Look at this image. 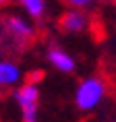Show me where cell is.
Returning <instances> with one entry per match:
<instances>
[{"label": "cell", "mask_w": 116, "mask_h": 122, "mask_svg": "<svg viewBox=\"0 0 116 122\" xmlns=\"http://www.w3.org/2000/svg\"><path fill=\"white\" fill-rule=\"evenodd\" d=\"M29 21H39L48 13V0H15Z\"/></svg>", "instance_id": "cell-7"}, {"label": "cell", "mask_w": 116, "mask_h": 122, "mask_svg": "<svg viewBox=\"0 0 116 122\" xmlns=\"http://www.w3.org/2000/svg\"><path fill=\"white\" fill-rule=\"evenodd\" d=\"M15 102L21 110L23 122H37L39 120V87L35 83H21L15 91Z\"/></svg>", "instance_id": "cell-3"}, {"label": "cell", "mask_w": 116, "mask_h": 122, "mask_svg": "<svg viewBox=\"0 0 116 122\" xmlns=\"http://www.w3.org/2000/svg\"><path fill=\"white\" fill-rule=\"evenodd\" d=\"M25 79V72L15 60H0V87H19Z\"/></svg>", "instance_id": "cell-4"}, {"label": "cell", "mask_w": 116, "mask_h": 122, "mask_svg": "<svg viewBox=\"0 0 116 122\" xmlns=\"http://www.w3.org/2000/svg\"><path fill=\"white\" fill-rule=\"evenodd\" d=\"M46 58H48V62H50L56 71H60V72H73V71H75V66H77L75 58H73L66 50H62L60 46H52V48H48Z\"/></svg>", "instance_id": "cell-6"}, {"label": "cell", "mask_w": 116, "mask_h": 122, "mask_svg": "<svg viewBox=\"0 0 116 122\" xmlns=\"http://www.w3.org/2000/svg\"><path fill=\"white\" fill-rule=\"evenodd\" d=\"M108 93V85L102 77H85L75 89V106L81 112H93L100 103L106 99Z\"/></svg>", "instance_id": "cell-2"}, {"label": "cell", "mask_w": 116, "mask_h": 122, "mask_svg": "<svg viewBox=\"0 0 116 122\" xmlns=\"http://www.w3.org/2000/svg\"><path fill=\"white\" fill-rule=\"evenodd\" d=\"M0 29H2L0 39L6 46L11 41V46H15V48H23V46L31 44L37 35V29L33 25V21H29L21 13H6L0 19Z\"/></svg>", "instance_id": "cell-1"}, {"label": "cell", "mask_w": 116, "mask_h": 122, "mask_svg": "<svg viewBox=\"0 0 116 122\" xmlns=\"http://www.w3.org/2000/svg\"><path fill=\"white\" fill-rule=\"evenodd\" d=\"M60 27L66 33H83L89 27V17L85 10H77V8H69L62 19H60Z\"/></svg>", "instance_id": "cell-5"}, {"label": "cell", "mask_w": 116, "mask_h": 122, "mask_svg": "<svg viewBox=\"0 0 116 122\" xmlns=\"http://www.w3.org/2000/svg\"><path fill=\"white\" fill-rule=\"evenodd\" d=\"M95 2H100V0H66V4L71 8H77V10H85V8L93 6Z\"/></svg>", "instance_id": "cell-8"}, {"label": "cell", "mask_w": 116, "mask_h": 122, "mask_svg": "<svg viewBox=\"0 0 116 122\" xmlns=\"http://www.w3.org/2000/svg\"><path fill=\"white\" fill-rule=\"evenodd\" d=\"M6 50H8V46L0 39V60H4V58H6Z\"/></svg>", "instance_id": "cell-9"}, {"label": "cell", "mask_w": 116, "mask_h": 122, "mask_svg": "<svg viewBox=\"0 0 116 122\" xmlns=\"http://www.w3.org/2000/svg\"><path fill=\"white\" fill-rule=\"evenodd\" d=\"M8 2H11V0H0V6H6Z\"/></svg>", "instance_id": "cell-10"}]
</instances>
